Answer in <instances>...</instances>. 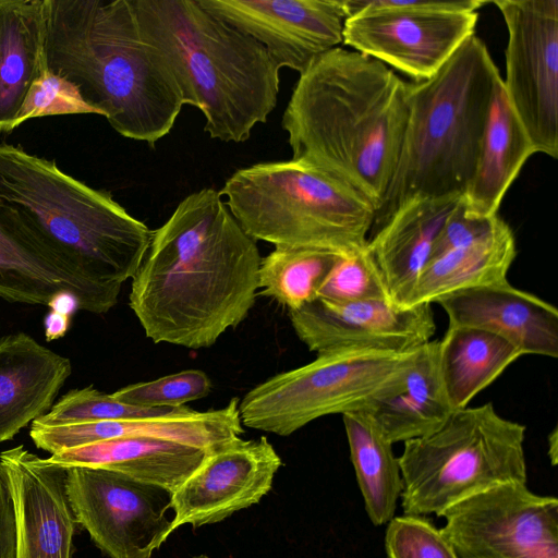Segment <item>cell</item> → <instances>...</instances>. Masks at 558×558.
<instances>
[{
	"label": "cell",
	"instance_id": "obj_1",
	"mask_svg": "<svg viewBox=\"0 0 558 558\" xmlns=\"http://www.w3.org/2000/svg\"><path fill=\"white\" fill-rule=\"evenodd\" d=\"M260 260L220 193L204 187L153 231L130 307L155 343L209 348L254 306Z\"/></svg>",
	"mask_w": 558,
	"mask_h": 558
},
{
	"label": "cell",
	"instance_id": "obj_2",
	"mask_svg": "<svg viewBox=\"0 0 558 558\" xmlns=\"http://www.w3.org/2000/svg\"><path fill=\"white\" fill-rule=\"evenodd\" d=\"M408 84L355 50L320 54L300 74L282 116L292 159L350 186L377 211L400 154Z\"/></svg>",
	"mask_w": 558,
	"mask_h": 558
},
{
	"label": "cell",
	"instance_id": "obj_3",
	"mask_svg": "<svg viewBox=\"0 0 558 558\" xmlns=\"http://www.w3.org/2000/svg\"><path fill=\"white\" fill-rule=\"evenodd\" d=\"M49 71L120 135L150 146L184 106L172 69L142 33L132 0H46Z\"/></svg>",
	"mask_w": 558,
	"mask_h": 558
},
{
	"label": "cell",
	"instance_id": "obj_4",
	"mask_svg": "<svg viewBox=\"0 0 558 558\" xmlns=\"http://www.w3.org/2000/svg\"><path fill=\"white\" fill-rule=\"evenodd\" d=\"M143 35L167 58L184 105L214 140L242 143L276 108L280 68L257 40L197 0H132Z\"/></svg>",
	"mask_w": 558,
	"mask_h": 558
},
{
	"label": "cell",
	"instance_id": "obj_5",
	"mask_svg": "<svg viewBox=\"0 0 558 558\" xmlns=\"http://www.w3.org/2000/svg\"><path fill=\"white\" fill-rule=\"evenodd\" d=\"M499 74L485 43L473 34L436 74L408 84L400 154L371 231L411 198L464 194Z\"/></svg>",
	"mask_w": 558,
	"mask_h": 558
},
{
	"label": "cell",
	"instance_id": "obj_6",
	"mask_svg": "<svg viewBox=\"0 0 558 558\" xmlns=\"http://www.w3.org/2000/svg\"><path fill=\"white\" fill-rule=\"evenodd\" d=\"M0 202L99 284L122 287L141 266L153 231L112 195L56 161L0 142Z\"/></svg>",
	"mask_w": 558,
	"mask_h": 558
},
{
	"label": "cell",
	"instance_id": "obj_7",
	"mask_svg": "<svg viewBox=\"0 0 558 558\" xmlns=\"http://www.w3.org/2000/svg\"><path fill=\"white\" fill-rule=\"evenodd\" d=\"M219 193L253 240L340 257L367 247L376 215L363 195L293 159L241 168Z\"/></svg>",
	"mask_w": 558,
	"mask_h": 558
},
{
	"label": "cell",
	"instance_id": "obj_8",
	"mask_svg": "<svg viewBox=\"0 0 558 558\" xmlns=\"http://www.w3.org/2000/svg\"><path fill=\"white\" fill-rule=\"evenodd\" d=\"M526 427L488 402L454 410L433 433L404 442L398 458L404 514H440L502 484L526 483Z\"/></svg>",
	"mask_w": 558,
	"mask_h": 558
},
{
	"label": "cell",
	"instance_id": "obj_9",
	"mask_svg": "<svg viewBox=\"0 0 558 558\" xmlns=\"http://www.w3.org/2000/svg\"><path fill=\"white\" fill-rule=\"evenodd\" d=\"M420 349L348 347L318 353L251 389L239 402L242 425L289 436L319 417L367 410L400 388Z\"/></svg>",
	"mask_w": 558,
	"mask_h": 558
},
{
	"label": "cell",
	"instance_id": "obj_10",
	"mask_svg": "<svg viewBox=\"0 0 558 558\" xmlns=\"http://www.w3.org/2000/svg\"><path fill=\"white\" fill-rule=\"evenodd\" d=\"M482 0H342L343 44L425 81L474 34Z\"/></svg>",
	"mask_w": 558,
	"mask_h": 558
},
{
	"label": "cell",
	"instance_id": "obj_11",
	"mask_svg": "<svg viewBox=\"0 0 558 558\" xmlns=\"http://www.w3.org/2000/svg\"><path fill=\"white\" fill-rule=\"evenodd\" d=\"M64 468L74 518L107 557L150 558L172 533L170 490L112 470Z\"/></svg>",
	"mask_w": 558,
	"mask_h": 558
},
{
	"label": "cell",
	"instance_id": "obj_12",
	"mask_svg": "<svg viewBox=\"0 0 558 558\" xmlns=\"http://www.w3.org/2000/svg\"><path fill=\"white\" fill-rule=\"evenodd\" d=\"M508 31L507 98L535 153L558 157V0H496Z\"/></svg>",
	"mask_w": 558,
	"mask_h": 558
},
{
	"label": "cell",
	"instance_id": "obj_13",
	"mask_svg": "<svg viewBox=\"0 0 558 558\" xmlns=\"http://www.w3.org/2000/svg\"><path fill=\"white\" fill-rule=\"evenodd\" d=\"M440 529L459 558H558V499L509 483L444 511Z\"/></svg>",
	"mask_w": 558,
	"mask_h": 558
},
{
	"label": "cell",
	"instance_id": "obj_14",
	"mask_svg": "<svg viewBox=\"0 0 558 558\" xmlns=\"http://www.w3.org/2000/svg\"><path fill=\"white\" fill-rule=\"evenodd\" d=\"M120 290L88 278L0 202V298L49 306L58 295L70 294L78 310L102 314L117 304Z\"/></svg>",
	"mask_w": 558,
	"mask_h": 558
},
{
	"label": "cell",
	"instance_id": "obj_15",
	"mask_svg": "<svg viewBox=\"0 0 558 558\" xmlns=\"http://www.w3.org/2000/svg\"><path fill=\"white\" fill-rule=\"evenodd\" d=\"M262 44L276 64L303 73L343 43L342 0H197Z\"/></svg>",
	"mask_w": 558,
	"mask_h": 558
},
{
	"label": "cell",
	"instance_id": "obj_16",
	"mask_svg": "<svg viewBox=\"0 0 558 558\" xmlns=\"http://www.w3.org/2000/svg\"><path fill=\"white\" fill-rule=\"evenodd\" d=\"M282 461L265 436L232 440L209 454L172 494L171 532L218 523L258 504L271 489Z\"/></svg>",
	"mask_w": 558,
	"mask_h": 558
},
{
	"label": "cell",
	"instance_id": "obj_17",
	"mask_svg": "<svg viewBox=\"0 0 558 558\" xmlns=\"http://www.w3.org/2000/svg\"><path fill=\"white\" fill-rule=\"evenodd\" d=\"M298 338L322 353L360 347L405 351L430 341L436 324L432 304L411 307L385 301L336 303L316 298L289 311Z\"/></svg>",
	"mask_w": 558,
	"mask_h": 558
},
{
	"label": "cell",
	"instance_id": "obj_18",
	"mask_svg": "<svg viewBox=\"0 0 558 558\" xmlns=\"http://www.w3.org/2000/svg\"><path fill=\"white\" fill-rule=\"evenodd\" d=\"M0 477L13 504L16 558H71L78 524L65 489V468L21 445L0 453Z\"/></svg>",
	"mask_w": 558,
	"mask_h": 558
},
{
	"label": "cell",
	"instance_id": "obj_19",
	"mask_svg": "<svg viewBox=\"0 0 558 558\" xmlns=\"http://www.w3.org/2000/svg\"><path fill=\"white\" fill-rule=\"evenodd\" d=\"M449 326L473 327L502 337L524 354L558 356V310L507 280L469 288L436 300Z\"/></svg>",
	"mask_w": 558,
	"mask_h": 558
},
{
	"label": "cell",
	"instance_id": "obj_20",
	"mask_svg": "<svg viewBox=\"0 0 558 558\" xmlns=\"http://www.w3.org/2000/svg\"><path fill=\"white\" fill-rule=\"evenodd\" d=\"M239 398L227 405L208 411H196L185 405L148 417L94 421L62 425L33 422L29 436L38 449L51 454L137 433H151L191 442L210 450H219L241 437L243 425Z\"/></svg>",
	"mask_w": 558,
	"mask_h": 558
},
{
	"label": "cell",
	"instance_id": "obj_21",
	"mask_svg": "<svg viewBox=\"0 0 558 558\" xmlns=\"http://www.w3.org/2000/svg\"><path fill=\"white\" fill-rule=\"evenodd\" d=\"M462 196L411 198L369 232L367 248L396 305L404 307L445 222Z\"/></svg>",
	"mask_w": 558,
	"mask_h": 558
},
{
	"label": "cell",
	"instance_id": "obj_22",
	"mask_svg": "<svg viewBox=\"0 0 558 558\" xmlns=\"http://www.w3.org/2000/svg\"><path fill=\"white\" fill-rule=\"evenodd\" d=\"M71 372L69 359L24 332L1 338L0 442L49 412Z\"/></svg>",
	"mask_w": 558,
	"mask_h": 558
},
{
	"label": "cell",
	"instance_id": "obj_23",
	"mask_svg": "<svg viewBox=\"0 0 558 558\" xmlns=\"http://www.w3.org/2000/svg\"><path fill=\"white\" fill-rule=\"evenodd\" d=\"M215 451L157 434L137 433L63 450L48 460L61 466L117 471L174 493Z\"/></svg>",
	"mask_w": 558,
	"mask_h": 558
},
{
	"label": "cell",
	"instance_id": "obj_24",
	"mask_svg": "<svg viewBox=\"0 0 558 558\" xmlns=\"http://www.w3.org/2000/svg\"><path fill=\"white\" fill-rule=\"evenodd\" d=\"M533 154L534 146L507 98L499 74L494 82L475 171L463 194L464 213L474 218L498 215L504 196Z\"/></svg>",
	"mask_w": 558,
	"mask_h": 558
},
{
	"label": "cell",
	"instance_id": "obj_25",
	"mask_svg": "<svg viewBox=\"0 0 558 558\" xmlns=\"http://www.w3.org/2000/svg\"><path fill=\"white\" fill-rule=\"evenodd\" d=\"M46 0H0V133L15 129L26 97L48 70Z\"/></svg>",
	"mask_w": 558,
	"mask_h": 558
},
{
	"label": "cell",
	"instance_id": "obj_26",
	"mask_svg": "<svg viewBox=\"0 0 558 558\" xmlns=\"http://www.w3.org/2000/svg\"><path fill=\"white\" fill-rule=\"evenodd\" d=\"M515 256L514 234L498 216L483 235L430 258L404 307L432 304L456 291L507 280Z\"/></svg>",
	"mask_w": 558,
	"mask_h": 558
},
{
	"label": "cell",
	"instance_id": "obj_27",
	"mask_svg": "<svg viewBox=\"0 0 558 558\" xmlns=\"http://www.w3.org/2000/svg\"><path fill=\"white\" fill-rule=\"evenodd\" d=\"M366 411L391 444L420 438L440 427L453 410L439 374L437 341L422 345L400 388Z\"/></svg>",
	"mask_w": 558,
	"mask_h": 558
},
{
	"label": "cell",
	"instance_id": "obj_28",
	"mask_svg": "<svg viewBox=\"0 0 558 558\" xmlns=\"http://www.w3.org/2000/svg\"><path fill=\"white\" fill-rule=\"evenodd\" d=\"M437 350L441 383L453 411L469 407L478 392L522 355L498 335L460 326H448L437 340Z\"/></svg>",
	"mask_w": 558,
	"mask_h": 558
},
{
	"label": "cell",
	"instance_id": "obj_29",
	"mask_svg": "<svg viewBox=\"0 0 558 558\" xmlns=\"http://www.w3.org/2000/svg\"><path fill=\"white\" fill-rule=\"evenodd\" d=\"M342 420L366 513L374 525L386 524L395 517L403 489L393 444L366 410L344 413Z\"/></svg>",
	"mask_w": 558,
	"mask_h": 558
},
{
	"label": "cell",
	"instance_id": "obj_30",
	"mask_svg": "<svg viewBox=\"0 0 558 558\" xmlns=\"http://www.w3.org/2000/svg\"><path fill=\"white\" fill-rule=\"evenodd\" d=\"M338 257L327 252L275 246L260 260L258 294L296 311L317 298Z\"/></svg>",
	"mask_w": 558,
	"mask_h": 558
},
{
	"label": "cell",
	"instance_id": "obj_31",
	"mask_svg": "<svg viewBox=\"0 0 558 558\" xmlns=\"http://www.w3.org/2000/svg\"><path fill=\"white\" fill-rule=\"evenodd\" d=\"M317 298L336 303H393L384 277L367 247L351 256H339L320 286Z\"/></svg>",
	"mask_w": 558,
	"mask_h": 558
},
{
	"label": "cell",
	"instance_id": "obj_32",
	"mask_svg": "<svg viewBox=\"0 0 558 558\" xmlns=\"http://www.w3.org/2000/svg\"><path fill=\"white\" fill-rule=\"evenodd\" d=\"M173 409L129 405L117 400L112 393H104L93 386H88L82 389L70 390L63 395L49 412L37 418L36 422L45 425H62L94 421L140 418L165 414Z\"/></svg>",
	"mask_w": 558,
	"mask_h": 558
},
{
	"label": "cell",
	"instance_id": "obj_33",
	"mask_svg": "<svg viewBox=\"0 0 558 558\" xmlns=\"http://www.w3.org/2000/svg\"><path fill=\"white\" fill-rule=\"evenodd\" d=\"M211 387V380L206 373L185 369L150 381L129 385L112 395L129 405L173 409L207 397Z\"/></svg>",
	"mask_w": 558,
	"mask_h": 558
},
{
	"label": "cell",
	"instance_id": "obj_34",
	"mask_svg": "<svg viewBox=\"0 0 558 558\" xmlns=\"http://www.w3.org/2000/svg\"><path fill=\"white\" fill-rule=\"evenodd\" d=\"M387 558H459L440 530L420 515L393 517L385 535Z\"/></svg>",
	"mask_w": 558,
	"mask_h": 558
},
{
	"label": "cell",
	"instance_id": "obj_35",
	"mask_svg": "<svg viewBox=\"0 0 558 558\" xmlns=\"http://www.w3.org/2000/svg\"><path fill=\"white\" fill-rule=\"evenodd\" d=\"M85 113L98 114L82 99L74 85L48 69L32 86L16 119L15 129L33 118Z\"/></svg>",
	"mask_w": 558,
	"mask_h": 558
},
{
	"label": "cell",
	"instance_id": "obj_36",
	"mask_svg": "<svg viewBox=\"0 0 558 558\" xmlns=\"http://www.w3.org/2000/svg\"><path fill=\"white\" fill-rule=\"evenodd\" d=\"M498 216L499 215H496L490 218H474L468 216L464 213L462 196L460 204L445 222L434 244L430 258L483 235L494 226Z\"/></svg>",
	"mask_w": 558,
	"mask_h": 558
},
{
	"label": "cell",
	"instance_id": "obj_37",
	"mask_svg": "<svg viewBox=\"0 0 558 558\" xmlns=\"http://www.w3.org/2000/svg\"><path fill=\"white\" fill-rule=\"evenodd\" d=\"M0 558H16V531L13 504L0 477Z\"/></svg>",
	"mask_w": 558,
	"mask_h": 558
},
{
	"label": "cell",
	"instance_id": "obj_38",
	"mask_svg": "<svg viewBox=\"0 0 558 558\" xmlns=\"http://www.w3.org/2000/svg\"><path fill=\"white\" fill-rule=\"evenodd\" d=\"M71 315L51 310L45 318V336L48 341L61 338L69 330Z\"/></svg>",
	"mask_w": 558,
	"mask_h": 558
},
{
	"label": "cell",
	"instance_id": "obj_39",
	"mask_svg": "<svg viewBox=\"0 0 558 558\" xmlns=\"http://www.w3.org/2000/svg\"><path fill=\"white\" fill-rule=\"evenodd\" d=\"M548 457L550 459L551 465L557 464L558 457V430L557 426L554 427L551 433L548 435Z\"/></svg>",
	"mask_w": 558,
	"mask_h": 558
},
{
	"label": "cell",
	"instance_id": "obj_40",
	"mask_svg": "<svg viewBox=\"0 0 558 558\" xmlns=\"http://www.w3.org/2000/svg\"><path fill=\"white\" fill-rule=\"evenodd\" d=\"M194 558H208V557L205 556V555H201V556H197V557H194Z\"/></svg>",
	"mask_w": 558,
	"mask_h": 558
}]
</instances>
